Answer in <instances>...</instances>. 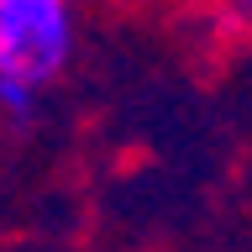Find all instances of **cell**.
<instances>
[{"mask_svg":"<svg viewBox=\"0 0 252 252\" xmlns=\"http://www.w3.org/2000/svg\"><path fill=\"white\" fill-rule=\"evenodd\" d=\"M210 11H216L220 27H231V32L252 27V0H210Z\"/></svg>","mask_w":252,"mask_h":252,"instance_id":"obj_2","label":"cell"},{"mask_svg":"<svg viewBox=\"0 0 252 252\" xmlns=\"http://www.w3.org/2000/svg\"><path fill=\"white\" fill-rule=\"evenodd\" d=\"M74 58V0H0V110L27 126Z\"/></svg>","mask_w":252,"mask_h":252,"instance_id":"obj_1","label":"cell"}]
</instances>
